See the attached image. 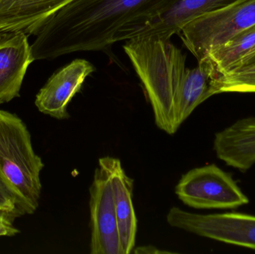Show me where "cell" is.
Listing matches in <instances>:
<instances>
[{"label":"cell","mask_w":255,"mask_h":254,"mask_svg":"<svg viewBox=\"0 0 255 254\" xmlns=\"http://www.w3.org/2000/svg\"><path fill=\"white\" fill-rule=\"evenodd\" d=\"M176 0H73L58 10L31 45L35 61L103 51L136 37Z\"/></svg>","instance_id":"obj_1"},{"label":"cell","mask_w":255,"mask_h":254,"mask_svg":"<svg viewBox=\"0 0 255 254\" xmlns=\"http://www.w3.org/2000/svg\"><path fill=\"white\" fill-rule=\"evenodd\" d=\"M124 49L143 85L156 125L175 134L174 104L188 71L187 55L171 39L156 34L126 40Z\"/></svg>","instance_id":"obj_2"},{"label":"cell","mask_w":255,"mask_h":254,"mask_svg":"<svg viewBox=\"0 0 255 254\" xmlns=\"http://www.w3.org/2000/svg\"><path fill=\"white\" fill-rule=\"evenodd\" d=\"M44 167L31 144L22 119L0 109V171L36 209L41 194L40 172Z\"/></svg>","instance_id":"obj_3"},{"label":"cell","mask_w":255,"mask_h":254,"mask_svg":"<svg viewBox=\"0 0 255 254\" xmlns=\"http://www.w3.org/2000/svg\"><path fill=\"white\" fill-rule=\"evenodd\" d=\"M255 25V0H235L229 5L198 16L178 35L197 61L211 49Z\"/></svg>","instance_id":"obj_4"},{"label":"cell","mask_w":255,"mask_h":254,"mask_svg":"<svg viewBox=\"0 0 255 254\" xmlns=\"http://www.w3.org/2000/svg\"><path fill=\"white\" fill-rule=\"evenodd\" d=\"M175 193L185 205L197 210H235L250 203L232 174L216 164L187 171Z\"/></svg>","instance_id":"obj_5"},{"label":"cell","mask_w":255,"mask_h":254,"mask_svg":"<svg viewBox=\"0 0 255 254\" xmlns=\"http://www.w3.org/2000/svg\"><path fill=\"white\" fill-rule=\"evenodd\" d=\"M173 228L226 244L255 251V216L230 212L196 214L174 207L166 216Z\"/></svg>","instance_id":"obj_6"},{"label":"cell","mask_w":255,"mask_h":254,"mask_svg":"<svg viewBox=\"0 0 255 254\" xmlns=\"http://www.w3.org/2000/svg\"><path fill=\"white\" fill-rule=\"evenodd\" d=\"M90 195L91 254H124L112 185L101 166L95 170Z\"/></svg>","instance_id":"obj_7"},{"label":"cell","mask_w":255,"mask_h":254,"mask_svg":"<svg viewBox=\"0 0 255 254\" xmlns=\"http://www.w3.org/2000/svg\"><path fill=\"white\" fill-rule=\"evenodd\" d=\"M95 71V67L85 59H76L64 66L37 92L36 107L55 119H69L68 104L81 90L87 78Z\"/></svg>","instance_id":"obj_8"},{"label":"cell","mask_w":255,"mask_h":254,"mask_svg":"<svg viewBox=\"0 0 255 254\" xmlns=\"http://www.w3.org/2000/svg\"><path fill=\"white\" fill-rule=\"evenodd\" d=\"M34 61L27 34L0 33V104L19 96L27 70Z\"/></svg>","instance_id":"obj_9"},{"label":"cell","mask_w":255,"mask_h":254,"mask_svg":"<svg viewBox=\"0 0 255 254\" xmlns=\"http://www.w3.org/2000/svg\"><path fill=\"white\" fill-rule=\"evenodd\" d=\"M109 174L113 191L120 238L124 254L132 253L135 246L137 220L133 208V180L127 175L118 158L104 157L99 160Z\"/></svg>","instance_id":"obj_10"},{"label":"cell","mask_w":255,"mask_h":254,"mask_svg":"<svg viewBox=\"0 0 255 254\" xmlns=\"http://www.w3.org/2000/svg\"><path fill=\"white\" fill-rule=\"evenodd\" d=\"M73 0H0V33L36 35L58 10Z\"/></svg>","instance_id":"obj_11"},{"label":"cell","mask_w":255,"mask_h":254,"mask_svg":"<svg viewBox=\"0 0 255 254\" xmlns=\"http://www.w3.org/2000/svg\"><path fill=\"white\" fill-rule=\"evenodd\" d=\"M214 149L226 165L247 172L255 164V117L243 118L217 133Z\"/></svg>","instance_id":"obj_12"},{"label":"cell","mask_w":255,"mask_h":254,"mask_svg":"<svg viewBox=\"0 0 255 254\" xmlns=\"http://www.w3.org/2000/svg\"><path fill=\"white\" fill-rule=\"evenodd\" d=\"M217 74L208 57L198 61L195 68L188 69L182 87L174 104L175 125L178 130L195 109L217 95L214 79Z\"/></svg>","instance_id":"obj_13"},{"label":"cell","mask_w":255,"mask_h":254,"mask_svg":"<svg viewBox=\"0 0 255 254\" xmlns=\"http://www.w3.org/2000/svg\"><path fill=\"white\" fill-rule=\"evenodd\" d=\"M235 0H176L154 18L136 37L156 34L171 39L181 28L198 16L229 5Z\"/></svg>","instance_id":"obj_14"},{"label":"cell","mask_w":255,"mask_h":254,"mask_svg":"<svg viewBox=\"0 0 255 254\" xmlns=\"http://www.w3.org/2000/svg\"><path fill=\"white\" fill-rule=\"evenodd\" d=\"M255 48V25L238 33L208 52L217 76L229 71Z\"/></svg>","instance_id":"obj_15"},{"label":"cell","mask_w":255,"mask_h":254,"mask_svg":"<svg viewBox=\"0 0 255 254\" xmlns=\"http://www.w3.org/2000/svg\"><path fill=\"white\" fill-rule=\"evenodd\" d=\"M217 94L255 93V54L244 58L231 70L214 79Z\"/></svg>","instance_id":"obj_16"},{"label":"cell","mask_w":255,"mask_h":254,"mask_svg":"<svg viewBox=\"0 0 255 254\" xmlns=\"http://www.w3.org/2000/svg\"><path fill=\"white\" fill-rule=\"evenodd\" d=\"M0 209L7 212L12 219L32 214L37 209L28 202L0 171Z\"/></svg>","instance_id":"obj_17"},{"label":"cell","mask_w":255,"mask_h":254,"mask_svg":"<svg viewBox=\"0 0 255 254\" xmlns=\"http://www.w3.org/2000/svg\"><path fill=\"white\" fill-rule=\"evenodd\" d=\"M13 219L7 212L0 209V237H13L19 230L13 225Z\"/></svg>","instance_id":"obj_18"},{"label":"cell","mask_w":255,"mask_h":254,"mask_svg":"<svg viewBox=\"0 0 255 254\" xmlns=\"http://www.w3.org/2000/svg\"><path fill=\"white\" fill-rule=\"evenodd\" d=\"M133 253L135 254H159V253H166L164 252H160L157 250L156 248L152 247V246H146V247L137 248L135 251H133Z\"/></svg>","instance_id":"obj_19"},{"label":"cell","mask_w":255,"mask_h":254,"mask_svg":"<svg viewBox=\"0 0 255 254\" xmlns=\"http://www.w3.org/2000/svg\"><path fill=\"white\" fill-rule=\"evenodd\" d=\"M255 49H253V50H252L251 52H250V53H249L248 55H247V56L245 57V58H247V57H249V56H251V55H255ZM244 58H243V59H244ZM242 60H241V61H242Z\"/></svg>","instance_id":"obj_20"}]
</instances>
